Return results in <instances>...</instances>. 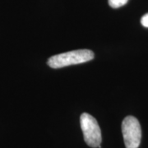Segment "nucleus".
I'll return each instance as SVG.
<instances>
[{"label":"nucleus","mask_w":148,"mask_h":148,"mask_svg":"<svg viewBox=\"0 0 148 148\" xmlns=\"http://www.w3.org/2000/svg\"><path fill=\"white\" fill-rule=\"evenodd\" d=\"M122 132L126 148L139 147L142 139V128L135 117L127 116L123 120Z\"/></svg>","instance_id":"3"},{"label":"nucleus","mask_w":148,"mask_h":148,"mask_svg":"<svg viewBox=\"0 0 148 148\" xmlns=\"http://www.w3.org/2000/svg\"><path fill=\"white\" fill-rule=\"evenodd\" d=\"M128 0H108L109 5L112 8H121L123 5H125Z\"/></svg>","instance_id":"4"},{"label":"nucleus","mask_w":148,"mask_h":148,"mask_svg":"<svg viewBox=\"0 0 148 148\" xmlns=\"http://www.w3.org/2000/svg\"><path fill=\"white\" fill-rule=\"evenodd\" d=\"M141 23L144 27H147L148 28V13L143 15L142 19H141Z\"/></svg>","instance_id":"5"},{"label":"nucleus","mask_w":148,"mask_h":148,"mask_svg":"<svg viewBox=\"0 0 148 148\" xmlns=\"http://www.w3.org/2000/svg\"><path fill=\"white\" fill-rule=\"evenodd\" d=\"M94 58V53L89 49H77L53 55L48 59V65L52 69H61L70 65L80 64Z\"/></svg>","instance_id":"1"},{"label":"nucleus","mask_w":148,"mask_h":148,"mask_svg":"<svg viewBox=\"0 0 148 148\" xmlns=\"http://www.w3.org/2000/svg\"><path fill=\"white\" fill-rule=\"evenodd\" d=\"M80 124L86 143L90 147L101 148V131L95 118L87 113H83L80 117Z\"/></svg>","instance_id":"2"}]
</instances>
